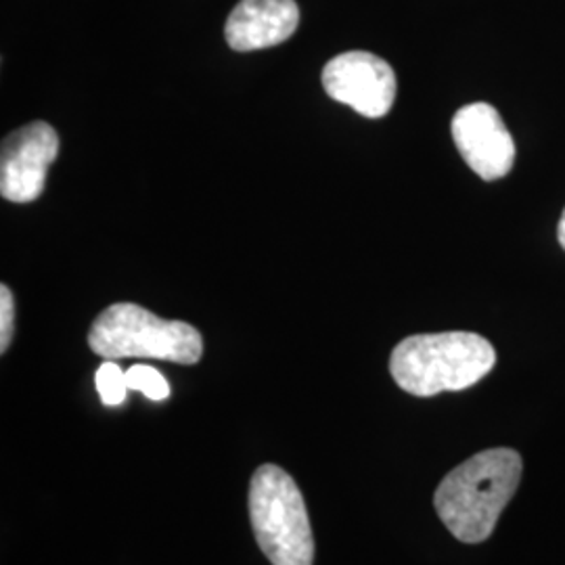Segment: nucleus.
Listing matches in <instances>:
<instances>
[{
    "label": "nucleus",
    "mask_w": 565,
    "mask_h": 565,
    "mask_svg": "<svg viewBox=\"0 0 565 565\" xmlns=\"http://www.w3.org/2000/svg\"><path fill=\"white\" fill-rule=\"evenodd\" d=\"M524 463L513 448H488L457 465L434 494V507L452 536L467 545L484 543L513 499Z\"/></svg>",
    "instance_id": "nucleus-1"
},
{
    "label": "nucleus",
    "mask_w": 565,
    "mask_h": 565,
    "mask_svg": "<svg viewBox=\"0 0 565 565\" xmlns=\"http://www.w3.org/2000/svg\"><path fill=\"white\" fill-rule=\"evenodd\" d=\"M57 153L60 137L46 121H32L11 132L0 151V195L13 203L39 200Z\"/></svg>",
    "instance_id": "nucleus-6"
},
{
    "label": "nucleus",
    "mask_w": 565,
    "mask_h": 565,
    "mask_svg": "<svg viewBox=\"0 0 565 565\" xmlns=\"http://www.w3.org/2000/svg\"><path fill=\"white\" fill-rule=\"evenodd\" d=\"M298 23L296 0H242L226 20L224 36L233 51L249 53L291 39Z\"/></svg>",
    "instance_id": "nucleus-8"
},
{
    "label": "nucleus",
    "mask_w": 565,
    "mask_h": 565,
    "mask_svg": "<svg viewBox=\"0 0 565 565\" xmlns=\"http://www.w3.org/2000/svg\"><path fill=\"white\" fill-rule=\"evenodd\" d=\"M323 86L331 99L375 120L392 109L398 82L387 61L366 51H350L324 65Z\"/></svg>",
    "instance_id": "nucleus-5"
},
{
    "label": "nucleus",
    "mask_w": 565,
    "mask_h": 565,
    "mask_svg": "<svg viewBox=\"0 0 565 565\" xmlns=\"http://www.w3.org/2000/svg\"><path fill=\"white\" fill-rule=\"evenodd\" d=\"M95 385L105 406H120L128 396L126 373L114 361H105L95 375Z\"/></svg>",
    "instance_id": "nucleus-10"
},
{
    "label": "nucleus",
    "mask_w": 565,
    "mask_h": 565,
    "mask_svg": "<svg viewBox=\"0 0 565 565\" xmlns=\"http://www.w3.org/2000/svg\"><path fill=\"white\" fill-rule=\"evenodd\" d=\"M494 364L497 352L486 338L469 331H446L403 340L392 352L390 373L404 392L429 398L478 384Z\"/></svg>",
    "instance_id": "nucleus-2"
},
{
    "label": "nucleus",
    "mask_w": 565,
    "mask_h": 565,
    "mask_svg": "<svg viewBox=\"0 0 565 565\" xmlns=\"http://www.w3.org/2000/svg\"><path fill=\"white\" fill-rule=\"evenodd\" d=\"M126 384L130 390L142 392L149 401L162 403L170 396V385L162 373L147 364H135L126 371Z\"/></svg>",
    "instance_id": "nucleus-9"
},
{
    "label": "nucleus",
    "mask_w": 565,
    "mask_h": 565,
    "mask_svg": "<svg viewBox=\"0 0 565 565\" xmlns=\"http://www.w3.org/2000/svg\"><path fill=\"white\" fill-rule=\"evenodd\" d=\"M557 237H559V243H562V247L565 249V210L564 214H562V221H559V228H557Z\"/></svg>",
    "instance_id": "nucleus-12"
},
{
    "label": "nucleus",
    "mask_w": 565,
    "mask_h": 565,
    "mask_svg": "<svg viewBox=\"0 0 565 565\" xmlns=\"http://www.w3.org/2000/svg\"><path fill=\"white\" fill-rule=\"evenodd\" d=\"M13 323H15V302L13 294L7 285L0 287V352L4 354L13 340Z\"/></svg>",
    "instance_id": "nucleus-11"
},
{
    "label": "nucleus",
    "mask_w": 565,
    "mask_h": 565,
    "mask_svg": "<svg viewBox=\"0 0 565 565\" xmlns=\"http://www.w3.org/2000/svg\"><path fill=\"white\" fill-rule=\"evenodd\" d=\"M254 536L273 565H312L315 539L302 492L277 465H260L249 484Z\"/></svg>",
    "instance_id": "nucleus-4"
},
{
    "label": "nucleus",
    "mask_w": 565,
    "mask_h": 565,
    "mask_svg": "<svg viewBox=\"0 0 565 565\" xmlns=\"http://www.w3.org/2000/svg\"><path fill=\"white\" fill-rule=\"evenodd\" d=\"M450 132L465 162L480 179L499 181L511 172L515 163V141L492 105H465L455 114Z\"/></svg>",
    "instance_id": "nucleus-7"
},
{
    "label": "nucleus",
    "mask_w": 565,
    "mask_h": 565,
    "mask_svg": "<svg viewBox=\"0 0 565 565\" xmlns=\"http://www.w3.org/2000/svg\"><path fill=\"white\" fill-rule=\"evenodd\" d=\"M88 345L105 361L156 359L168 363H200L202 333L193 324L166 321L137 303L105 308L90 327Z\"/></svg>",
    "instance_id": "nucleus-3"
}]
</instances>
